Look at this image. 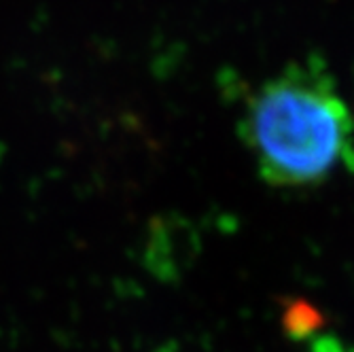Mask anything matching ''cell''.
<instances>
[{
    "mask_svg": "<svg viewBox=\"0 0 354 352\" xmlns=\"http://www.w3.org/2000/svg\"><path fill=\"white\" fill-rule=\"evenodd\" d=\"M240 136L272 187H312L354 172V117L320 57L288 64L257 87Z\"/></svg>",
    "mask_w": 354,
    "mask_h": 352,
    "instance_id": "obj_1",
    "label": "cell"
}]
</instances>
